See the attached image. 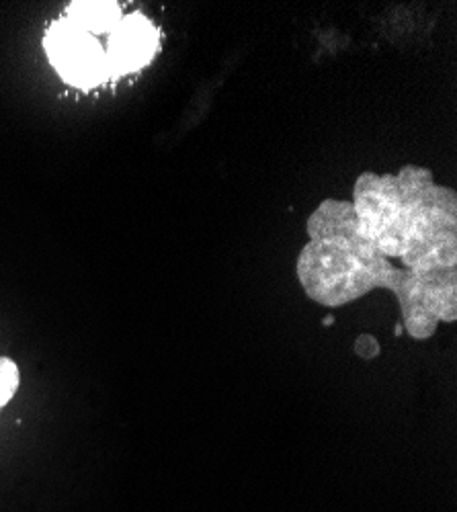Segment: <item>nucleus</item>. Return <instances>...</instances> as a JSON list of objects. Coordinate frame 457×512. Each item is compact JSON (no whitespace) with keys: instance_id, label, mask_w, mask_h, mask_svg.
<instances>
[{"instance_id":"f257e3e1","label":"nucleus","mask_w":457,"mask_h":512,"mask_svg":"<svg viewBox=\"0 0 457 512\" xmlns=\"http://www.w3.org/2000/svg\"><path fill=\"white\" fill-rule=\"evenodd\" d=\"M44 48L58 74L78 89H95L109 78L105 50L99 39L68 19L50 27Z\"/></svg>"},{"instance_id":"f03ea898","label":"nucleus","mask_w":457,"mask_h":512,"mask_svg":"<svg viewBox=\"0 0 457 512\" xmlns=\"http://www.w3.org/2000/svg\"><path fill=\"white\" fill-rule=\"evenodd\" d=\"M158 48L156 27L140 13L121 17L105 52L109 78L123 76L146 66Z\"/></svg>"},{"instance_id":"7ed1b4c3","label":"nucleus","mask_w":457,"mask_h":512,"mask_svg":"<svg viewBox=\"0 0 457 512\" xmlns=\"http://www.w3.org/2000/svg\"><path fill=\"white\" fill-rule=\"evenodd\" d=\"M68 21L78 29L91 35L113 31L121 21V9L115 3H101V0H78L68 9Z\"/></svg>"},{"instance_id":"20e7f679","label":"nucleus","mask_w":457,"mask_h":512,"mask_svg":"<svg viewBox=\"0 0 457 512\" xmlns=\"http://www.w3.org/2000/svg\"><path fill=\"white\" fill-rule=\"evenodd\" d=\"M19 381H21V375L15 361L0 357V408L7 406L13 400V396L19 390Z\"/></svg>"}]
</instances>
